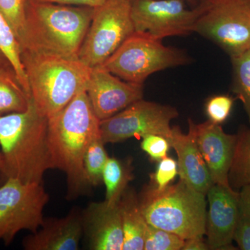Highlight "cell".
I'll use <instances>...</instances> for the list:
<instances>
[{
  "label": "cell",
  "instance_id": "obj_1",
  "mask_svg": "<svg viewBox=\"0 0 250 250\" xmlns=\"http://www.w3.org/2000/svg\"><path fill=\"white\" fill-rule=\"evenodd\" d=\"M0 147L4 182L14 178L25 183H42L45 172L54 169L48 118L41 114L31 98L26 111L0 116Z\"/></svg>",
  "mask_w": 250,
  "mask_h": 250
},
{
  "label": "cell",
  "instance_id": "obj_2",
  "mask_svg": "<svg viewBox=\"0 0 250 250\" xmlns=\"http://www.w3.org/2000/svg\"><path fill=\"white\" fill-rule=\"evenodd\" d=\"M95 7L27 0L22 50L79 59Z\"/></svg>",
  "mask_w": 250,
  "mask_h": 250
},
{
  "label": "cell",
  "instance_id": "obj_3",
  "mask_svg": "<svg viewBox=\"0 0 250 250\" xmlns=\"http://www.w3.org/2000/svg\"><path fill=\"white\" fill-rule=\"evenodd\" d=\"M100 132V120L85 90L48 119V142L54 169L66 175L67 198L77 197L88 188L83 158L93 136Z\"/></svg>",
  "mask_w": 250,
  "mask_h": 250
},
{
  "label": "cell",
  "instance_id": "obj_4",
  "mask_svg": "<svg viewBox=\"0 0 250 250\" xmlns=\"http://www.w3.org/2000/svg\"><path fill=\"white\" fill-rule=\"evenodd\" d=\"M22 62L31 98L48 119L85 90L92 72L79 59L26 50H22Z\"/></svg>",
  "mask_w": 250,
  "mask_h": 250
},
{
  "label": "cell",
  "instance_id": "obj_5",
  "mask_svg": "<svg viewBox=\"0 0 250 250\" xmlns=\"http://www.w3.org/2000/svg\"><path fill=\"white\" fill-rule=\"evenodd\" d=\"M146 223L175 233L184 239L204 236L207 202L206 195L183 181L157 190L149 184L138 194Z\"/></svg>",
  "mask_w": 250,
  "mask_h": 250
},
{
  "label": "cell",
  "instance_id": "obj_6",
  "mask_svg": "<svg viewBox=\"0 0 250 250\" xmlns=\"http://www.w3.org/2000/svg\"><path fill=\"white\" fill-rule=\"evenodd\" d=\"M190 62L182 49L166 46L147 33L134 31L102 66L123 80L143 85L155 72Z\"/></svg>",
  "mask_w": 250,
  "mask_h": 250
},
{
  "label": "cell",
  "instance_id": "obj_7",
  "mask_svg": "<svg viewBox=\"0 0 250 250\" xmlns=\"http://www.w3.org/2000/svg\"><path fill=\"white\" fill-rule=\"evenodd\" d=\"M194 33L214 42L230 58L250 49V0H198Z\"/></svg>",
  "mask_w": 250,
  "mask_h": 250
},
{
  "label": "cell",
  "instance_id": "obj_8",
  "mask_svg": "<svg viewBox=\"0 0 250 250\" xmlns=\"http://www.w3.org/2000/svg\"><path fill=\"white\" fill-rule=\"evenodd\" d=\"M134 31L130 0H107L95 7L78 58L91 68L100 66Z\"/></svg>",
  "mask_w": 250,
  "mask_h": 250
},
{
  "label": "cell",
  "instance_id": "obj_9",
  "mask_svg": "<svg viewBox=\"0 0 250 250\" xmlns=\"http://www.w3.org/2000/svg\"><path fill=\"white\" fill-rule=\"evenodd\" d=\"M49 200L42 183L6 179L0 185V242L8 246L21 231L36 232L43 223Z\"/></svg>",
  "mask_w": 250,
  "mask_h": 250
},
{
  "label": "cell",
  "instance_id": "obj_10",
  "mask_svg": "<svg viewBox=\"0 0 250 250\" xmlns=\"http://www.w3.org/2000/svg\"><path fill=\"white\" fill-rule=\"evenodd\" d=\"M178 116L179 112L173 106L141 99L100 121L102 139L105 144L149 134L161 135L169 140L172 134L171 121Z\"/></svg>",
  "mask_w": 250,
  "mask_h": 250
},
{
  "label": "cell",
  "instance_id": "obj_11",
  "mask_svg": "<svg viewBox=\"0 0 250 250\" xmlns=\"http://www.w3.org/2000/svg\"><path fill=\"white\" fill-rule=\"evenodd\" d=\"M135 31L163 40L194 33L201 12L198 4L188 9L185 0H130Z\"/></svg>",
  "mask_w": 250,
  "mask_h": 250
},
{
  "label": "cell",
  "instance_id": "obj_12",
  "mask_svg": "<svg viewBox=\"0 0 250 250\" xmlns=\"http://www.w3.org/2000/svg\"><path fill=\"white\" fill-rule=\"evenodd\" d=\"M85 92L101 121L143 99L144 87L123 80L100 65L92 68Z\"/></svg>",
  "mask_w": 250,
  "mask_h": 250
},
{
  "label": "cell",
  "instance_id": "obj_13",
  "mask_svg": "<svg viewBox=\"0 0 250 250\" xmlns=\"http://www.w3.org/2000/svg\"><path fill=\"white\" fill-rule=\"evenodd\" d=\"M206 233L209 250H234L233 233L240 214L238 192L214 184L207 193Z\"/></svg>",
  "mask_w": 250,
  "mask_h": 250
},
{
  "label": "cell",
  "instance_id": "obj_14",
  "mask_svg": "<svg viewBox=\"0 0 250 250\" xmlns=\"http://www.w3.org/2000/svg\"><path fill=\"white\" fill-rule=\"evenodd\" d=\"M83 233L92 250H123V225L119 202H92L82 213Z\"/></svg>",
  "mask_w": 250,
  "mask_h": 250
},
{
  "label": "cell",
  "instance_id": "obj_15",
  "mask_svg": "<svg viewBox=\"0 0 250 250\" xmlns=\"http://www.w3.org/2000/svg\"><path fill=\"white\" fill-rule=\"evenodd\" d=\"M195 135L213 184L230 187L228 174L236 146V134H227L221 125L208 120L200 124L195 123Z\"/></svg>",
  "mask_w": 250,
  "mask_h": 250
},
{
  "label": "cell",
  "instance_id": "obj_16",
  "mask_svg": "<svg viewBox=\"0 0 250 250\" xmlns=\"http://www.w3.org/2000/svg\"><path fill=\"white\" fill-rule=\"evenodd\" d=\"M188 132L183 134L179 126L172 127L168 140L170 147L177 156L179 179L197 191L207 195L213 185L207 166L197 146L195 135V123L188 120Z\"/></svg>",
  "mask_w": 250,
  "mask_h": 250
},
{
  "label": "cell",
  "instance_id": "obj_17",
  "mask_svg": "<svg viewBox=\"0 0 250 250\" xmlns=\"http://www.w3.org/2000/svg\"><path fill=\"white\" fill-rule=\"evenodd\" d=\"M82 213L73 209L62 218L44 219L34 233L24 238L26 250H77L83 236Z\"/></svg>",
  "mask_w": 250,
  "mask_h": 250
},
{
  "label": "cell",
  "instance_id": "obj_18",
  "mask_svg": "<svg viewBox=\"0 0 250 250\" xmlns=\"http://www.w3.org/2000/svg\"><path fill=\"white\" fill-rule=\"evenodd\" d=\"M123 225V250H143L146 223L140 208L138 194L128 187L119 201Z\"/></svg>",
  "mask_w": 250,
  "mask_h": 250
},
{
  "label": "cell",
  "instance_id": "obj_19",
  "mask_svg": "<svg viewBox=\"0 0 250 250\" xmlns=\"http://www.w3.org/2000/svg\"><path fill=\"white\" fill-rule=\"evenodd\" d=\"M30 100L12 65L0 69V116L26 111Z\"/></svg>",
  "mask_w": 250,
  "mask_h": 250
},
{
  "label": "cell",
  "instance_id": "obj_20",
  "mask_svg": "<svg viewBox=\"0 0 250 250\" xmlns=\"http://www.w3.org/2000/svg\"><path fill=\"white\" fill-rule=\"evenodd\" d=\"M134 168L131 159L108 157L103 171V181L106 187L105 201L118 203L122 195L134 179Z\"/></svg>",
  "mask_w": 250,
  "mask_h": 250
},
{
  "label": "cell",
  "instance_id": "obj_21",
  "mask_svg": "<svg viewBox=\"0 0 250 250\" xmlns=\"http://www.w3.org/2000/svg\"><path fill=\"white\" fill-rule=\"evenodd\" d=\"M237 139L231 167L228 174L229 184L233 190L250 184V129L243 126Z\"/></svg>",
  "mask_w": 250,
  "mask_h": 250
},
{
  "label": "cell",
  "instance_id": "obj_22",
  "mask_svg": "<svg viewBox=\"0 0 250 250\" xmlns=\"http://www.w3.org/2000/svg\"><path fill=\"white\" fill-rule=\"evenodd\" d=\"M0 49L6 56L23 88L30 95L27 75L22 62V47L12 27L0 13ZM31 96V95H30Z\"/></svg>",
  "mask_w": 250,
  "mask_h": 250
},
{
  "label": "cell",
  "instance_id": "obj_23",
  "mask_svg": "<svg viewBox=\"0 0 250 250\" xmlns=\"http://www.w3.org/2000/svg\"><path fill=\"white\" fill-rule=\"evenodd\" d=\"M102 139L101 131L95 134L88 145L83 158V170L88 187L103 183V171L108 156Z\"/></svg>",
  "mask_w": 250,
  "mask_h": 250
},
{
  "label": "cell",
  "instance_id": "obj_24",
  "mask_svg": "<svg viewBox=\"0 0 250 250\" xmlns=\"http://www.w3.org/2000/svg\"><path fill=\"white\" fill-rule=\"evenodd\" d=\"M230 59L232 65L231 90L243 103L250 129V49Z\"/></svg>",
  "mask_w": 250,
  "mask_h": 250
},
{
  "label": "cell",
  "instance_id": "obj_25",
  "mask_svg": "<svg viewBox=\"0 0 250 250\" xmlns=\"http://www.w3.org/2000/svg\"><path fill=\"white\" fill-rule=\"evenodd\" d=\"M185 239L175 233L147 223L144 235L145 250H181Z\"/></svg>",
  "mask_w": 250,
  "mask_h": 250
},
{
  "label": "cell",
  "instance_id": "obj_26",
  "mask_svg": "<svg viewBox=\"0 0 250 250\" xmlns=\"http://www.w3.org/2000/svg\"><path fill=\"white\" fill-rule=\"evenodd\" d=\"M27 0H0V13L9 23L18 40L22 34L25 21Z\"/></svg>",
  "mask_w": 250,
  "mask_h": 250
},
{
  "label": "cell",
  "instance_id": "obj_27",
  "mask_svg": "<svg viewBox=\"0 0 250 250\" xmlns=\"http://www.w3.org/2000/svg\"><path fill=\"white\" fill-rule=\"evenodd\" d=\"M234 98L229 95H218L210 97L205 104L208 121L221 125L228 120L232 110Z\"/></svg>",
  "mask_w": 250,
  "mask_h": 250
},
{
  "label": "cell",
  "instance_id": "obj_28",
  "mask_svg": "<svg viewBox=\"0 0 250 250\" xmlns=\"http://www.w3.org/2000/svg\"><path fill=\"white\" fill-rule=\"evenodd\" d=\"M159 162L156 172L150 175L149 184L157 190H163L178 175V167L177 161L168 156Z\"/></svg>",
  "mask_w": 250,
  "mask_h": 250
},
{
  "label": "cell",
  "instance_id": "obj_29",
  "mask_svg": "<svg viewBox=\"0 0 250 250\" xmlns=\"http://www.w3.org/2000/svg\"><path fill=\"white\" fill-rule=\"evenodd\" d=\"M141 149L152 160L160 161L167 156L170 144L168 139L161 135L149 134L143 138Z\"/></svg>",
  "mask_w": 250,
  "mask_h": 250
},
{
  "label": "cell",
  "instance_id": "obj_30",
  "mask_svg": "<svg viewBox=\"0 0 250 250\" xmlns=\"http://www.w3.org/2000/svg\"><path fill=\"white\" fill-rule=\"evenodd\" d=\"M233 241L242 250H250V217L242 213L240 210L237 221Z\"/></svg>",
  "mask_w": 250,
  "mask_h": 250
},
{
  "label": "cell",
  "instance_id": "obj_31",
  "mask_svg": "<svg viewBox=\"0 0 250 250\" xmlns=\"http://www.w3.org/2000/svg\"><path fill=\"white\" fill-rule=\"evenodd\" d=\"M41 2L54 3V4L75 5V6H88L97 7L101 6L107 0H34Z\"/></svg>",
  "mask_w": 250,
  "mask_h": 250
},
{
  "label": "cell",
  "instance_id": "obj_32",
  "mask_svg": "<svg viewBox=\"0 0 250 250\" xmlns=\"http://www.w3.org/2000/svg\"><path fill=\"white\" fill-rule=\"evenodd\" d=\"M240 210L242 213L250 217V184L242 188L238 192Z\"/></svg>",
  "mask_w": 250,
  "mask_h": 250
},
{
  "label": "cell",
  "instance_id": "obj_33",
  "mask_svg": "<svg viewBox=\"0 0 250 250\" xmlns=\"http://www.w3.org/2000/svg\"><path fill=\"white\" fill-rule=\"evenodd\" d=\"M204 236L194 237L185 240L182 250H208L209 247L203 238Z\"/></svg>",
  "mask_w": 250,
  "mask_h": 250
},
{
  "label": "cell",
  "instance_id": "obj_34",
  "mask_svg": "<svg viewBox=\"0 0 250 250\" xmlns=\"http://www.w3.org/2000/svg\"><path fill=\"white\" fill-rule=\"evenodd\" d=\"M11 65L6 56L4 55V53L1 52L0 49V69L2 67L7 66V65Z\"/></svg>",
  "mask_w": 250,
  "mask_h": 250
},
{
  "label": "cell",
  "instance_id": "obj_35",
  "mask_svg": "<svg viewBox=\"0 0 250 250\" xmlns=\"http://www.w3.org/2000/svg\"><path fill=\"white\" fill-rule=\"evenodd\" d=\"M4 182V162L1 152H0V185Z\"/></svg>",
  "mask_w": 250,
  "mask_h": 250
},
{
  "label": "cell",
  "instance_id": "obj_36",
  "mask_svg": "<svg viewBox=\"0 0 250 250\" xmlns=\"http://www.w3.org/2000/svg\"><path fill=\"white\" fill-rule=\"evenodd\" d=\"M191 6V7H195L198 4V0H185Z\"/></svg>",
  "mask_w": 250,
  "mask_h": 250
}]
</instances>
